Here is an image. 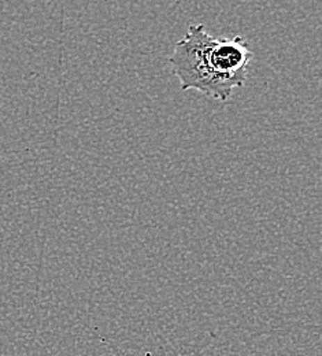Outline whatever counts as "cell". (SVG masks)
<instances>
[{
    "label": "cell",
    "instance_id": "1",
    "mask_svg": "<svg viewBox=\"0 0 322 356\" xmlns=\"http://www.w3.org/2000/svg\"><path fill=\"white\" fill-rule=\"evenodd\" d=\"M252 58L254 52L244 38L217 39L198 24L191 25L176 43L169 63L183 90L193 89L227 102L233 89L244 86Z\"/></svg>",
    "mask_w": 322,
    "mask_h": 356
}]
</instances>
